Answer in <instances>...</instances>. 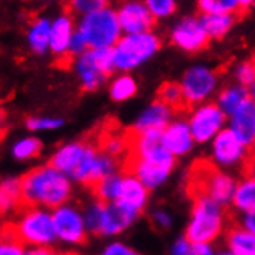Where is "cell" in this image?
<instances>
[{
    "instance_id": "cell-1",
    "label": "cell",
    "mask_w": 255,
    "mask_h": 255,
    "mask_svg": "<svg viewBox=\"0 0 255 255\" xmlns=\"http://www.w3.org/2000/svg\"><path fill=\"white\" fill-rule=\"evenodd\" d=\"M71 195V179L51 164L36 167L22 178V198L26 207L54 209L67 204Z\"/></svg>"
},
{
    "instance_id": "cell-2",
    "label": "cell",
    "mask_w": 255,
    "mask_h": 255,
    "mask_svg": "<svg viewBox=\"0 0 255 255\" xmlns=\"http://www.w3.org/2000/svg\"><path fill=\"white\" fill-rule=\"evenodd\" d=\"M189 184L193 198H211L221 207L232 204L237 189V181L231 175L215 169L212 164L204 161L192 167V178L189 179Z\"/></svg>"
},
{
    "instance_id": "cell-3",
    "label": "cell",
    "mask_w": 255,
    "mask_h": 255,
    "mask_svg": "<svg viewBox=\"0 0 255 255\" xmlns=\"http://www.w3.org/2000/svg\"><path fill=\"white\" fill-rule=\"evenodd\" d=\"M9 228L31 248H48L57 238L53 211L43 207L23 206V211L9 224Z\"/></svg>"
},
{
    "instance_id": "cell-4",
    "label": "cell",
    "mask_w": 255,
    "mask_h": 255,
    "mask_svg": "<svg viewBox=\"0 0 255 255\" xmlns=\"http://www.w3.org/2000/svg\"><path fill=\"white\" fill-rule=\"evenodd\" d=\"M78 31L85 39L90 50L115 48L123 36L118 12L109 6H104L88 16L81 17Z\"/></svg>"
},
{
    "instance_id": "cell-5",
    "label": "cell",
    "mask_w": 255,
    "mask_h": 255,
    "mask_svg": "<svg viewBox=\"0 0 255 255\" xmlns=\"http://www.w3.org/2000/svg\"><path fill=\"white\" fill-rule=\"evenodd\" d=\"M224 228V211L215 201L198 197L193 201L190 221L186 228V238L190 243H209L221 235Z\"/></svg>"
},
{
    "instance_id": "cell-6",
    "label": "cell",
    "mask_w": 255,
    "mask_h": 255,
    "mask_svg": "<svg viewBox=\"0 0 255 255\" xmlns=\"http://www.w3.org/2000/svg\"><path fill=\"white\" fill-rule=\"evenodd\" d=\"M138 217L139 214L130 211L119 203L95 201L84 211L88 232L106 237L121 234Z\"/></svg>"
},
{
    "instance_id": "cell-7",
    "label": "cell",
    "mask_w": 255,
    "mask_h": 255,
    "mask_svg": "<svg viewBox=\"0 0 255 255\" xmlns=\"http://www.w3.org/2000/svg\"><path fill=\"white\" fill-rule=\"evenodd\" d=\"M161 48V40L153 33L144 34H124L116 47L115 53V67L116 70L128 71L152 59Z\"/></svg>"
},
{
    "instance_id": "cell-8",
    "label": "cell",
    "mask_w": 255,
    "mask_h": 255,
    "mask_svg": "<svg viewBox=\"0 0 255 255\" xmlns=\"http://www.w3.org/2000/svg\"><path fill=\"white\" fill-rule=\"evenodd\" d=\"M74 68L79 76L81 85L87 92H95L107 78L116 70L115 67V53L113 48L109 50H87L84 54H81Z\"/></svg>"
},
{
    "instance_id": "cell-9",
    "label": "cell",
    "mask_w": 255,
    "mask_h": 255,
    "mask_svg": "<svg viewBox=\"0 0 255 255\" xmlns=\"http://www.w3.org/2000/svg\"><path fill=\"white\" fill-rule=\"evenodd\" d=\"M189 127L195 142H212L224 130L226 115L214 102H204L197 106L189 116Z\"/></svg>"
},
{
    "instance_id": "cell-10",
    "label": "cell",
    "mask_w": 255,
    "mask_h": 255,
    "mask_svg": "<svg viewBox=\"0 0 255 255\" xmlns=\"http://www.w3.org/2000/svg\"><path fill=\"white\" fill-rule=\"evenodd\" d=\"M218 84L217 73L206 65H193L186 70L181 78L183 95L187 106H201L211 98Z\"/></svg>"
},
{
    "instance_id": "cell-11",
    "label": "cell",
    "mask_w": 255,
    "mask_h": 255,
    "mask_svg": "<svg viewBox=\"0 0 255 255\" xmlns=\"http://www.w3.org/2000/svg\"><path fill=\"white\" fill-rule=\"evenodd\" d=\"M53 220L57 238L68 245L84 243L87 238V224L84 212L70 203L57 207L53 211Z\"/></svg>"
},
{
    "instance_id": "cell-12",
    "label": "cell",
    "mask_w": 255,
    "mask_h": 255,
    "mask_svg": "<svg viewBox=\"0 0 255 255\" xmlns=\"http://www.w3.org/2000/svg\"><path fill=\"white\" fill-rule=\"evenodd\" d=\"M248 147L228 127L212 141V158L220 167H234L246 159Z\"/></svg>"
},
{
    "instance_id": "cell-13",
    "label": "cell",
    "mask_w": 255,
    "mask_h": 255,
    "mask_svg": "<svg viewBox=\"0 0 255 255\" xmlns=\"http://www.w3.org/2000/svg\"><path fill=\"white\" fill-rule=\"evenodd\" d=\"M209 34L201 22L197 17H184L172 29V42L178 48L187 53H197L207 47Z\"/></svg>"
},
{
    "instance_id": "cell-14",
    "label": "cell",
    "mask_w": 255,
    "mask_h": 255,
    "mask_svg": "<svg viewBox=\"0 0 255 255\" xmlns=\"http://www.w3.org/2000/svg\"><path fill=\"white\" fill-rule=\"evenodd\" d=\"M118 19L124 34H144L152 33L155 17L141 2H126L118 8Z\"/></svg>"
},
{
    "instance_id": "cell-15",
    "label": "cell",
    "mask_w": 255,
    "mask_h": 255,
    "mask_svg": "<svg viewBox=\"0 0 255 255\" xmlns=\"http://www.w3.org/2000/svg\"><path fill=\"white\" fill-rule=\"evenodd\" d=\"M127 167L128 173H133L147 189H156L164 184L173 170V166L136 158H127Z\"/></svg>"
},
{
    "instance_id": "cell-16",
    "label": "cell",
    "mask_w": 255,
    "mask_h": 255,
    "mask_svg": "<svg viewBox=\"0 0 255 255\" xmlns=\"http://www.w3.org/2000/svg\"><path fill=\"white\" fill-rule=\"evenodd\" d=\"M148 200V189L134 176L133 173H124L121 178V186H119L118 198L115 203L130 209V211L141 214Z\"/></svg>"
},
{
    "instance_id": "cell-17",
    "label": "cell",
    "mask_w": 255,
    "mask_h": 255,
    "mask_svg": "<svg viewBox=\"0 0 255 255\" xmlns=\"http://www.w3.org/2000/svg\"><path fill=\"white\" fill-rule=\"evenodd\" d=\"M87 150H88V144H84V142L65 144L56 150L50 164L59 172L67 175L73 181V178L76 176L79 167L82 166Z\"/></svg>"
},
{
    "instance_id": "cell-18",
    "label": "cell",
    "mask_w": 255,
    "mask_h": 255,
    "mask_svg": "<svg viewBox=\"0 0 255 255\" xmlns=\"http://www.w3.org/2000/svg\"><path fill=\"white\" fill-rule=\"evenodd\" d=\"M162 144L175 158L187 155L195 144L189 123L183 119L172 121L162 130Z\"/></svg>"
},
{
    "instance_id": "cell-19",
    "label": "cell",
    "mask_w": 255,
    "mask_h": 255,
    "mask_svg": "<svg viewBox=\"0 0 255 255\" xmlns=\"http://www.w3.org/2000/svg\"><path fill=\"white\" fill-rule=\"evenodd\" d=\"M76 33L73 23V17L68 12H64L61 16H57L51 22V36H50V50L53 54L61 56V59H68L70 57V43L71 39Z\"/></svg>"
},
{
    "instance_id": "cell-20",
    "label": "cell",
    "mask_w": 255,
    "mask_h": 255,
    "mask_svg": "<svg viewBox=\"0 0 255 255\" xmlns=\"http://www.w3.org/2000/svg\"><path fill=\"white\" fill-rule=\"evenodd\" d=\"M229 128L246 147L255 144V102L246 101L235 113L229 116Z\"/></svg>"
},
{
    "instance_id": "cell-21",
    "label": "cell",
    "mask_w": 255,
    "mask_h": 255,
    "mask_svg": "<svg viewBox=\"0 0 255 255\" xmlns=\"http://www.w3.org/2000/svg\"><path fill=\"white\" fill-rule=\"evenodd\" d=\"M172 116H173V109L158 99L150 104L139 115L133 131L139 133L147 130H164L172 123Z\"/></svg>"
},
{
    "instance_id": "cell-22",
    "label": "cell",
    "mask_w": 255,
    "mask_h": 255,
    "mask_svg": "<svg viewBox=\"0 0 255 255\" xmlns=\"http://www.w3.org/2000/svg\"><path fill=\"white\" fill-rule=\"evenodd\" d=\"M246 101H249L248 88L240 84H234V85L224 87L218 93L217 106L223 110L224 115L231 116L232 113H235L240 107H242Z\"/></svg>"
},
{
    "instance_id": "cell-23",
    "label": "cell",
    "mask_w": 255,
    "mask_h": 255,
    "mask_svg": "<svg viewBox=\"0 0 255 255\" xmlns=\"http://www.w3.org/2000/svg\"><path fill=\"white\" fill-rule=\"evenodd\" d=\"M252 5L254 2H249V0H200L198 9L203 12V16H207V14H235V16H242Z\"/></svg>"
},
{
    "instance_id": "cell-24",
    "label": "cell",
    "mask_w": 255,
    "mask_h": 255,
    "mask_svg": "<svg viewBox=\"0 0 255 255\" xmlns=\"http://www.w3.org/2000/svg\"><path fill=\"white\" fill-rule=\"evenodd\" d=\"M51 22L48 19H36L28 28V45L36 54H43L50 50Z\"/></svg>"
},
{
    "instance_id": "cell-25",
    "label": "cell",
    "mask_w": 255,
    "mask_h": 255,
    "mask_svg": "<svg viewBox=\"0 0 255 255\" xmlns=\"http://www.w3.org/2000/svg\"><path fill=\"white\" fill-rule=\"evenodd\" d=\"M232 206L242 214L255 211V175L254 173L246 175L242 181L237 183Z\"/></svg>"
},
{
    "instance_id": "cell-26",
    "label": "cell",
    "mask_w": 255,
    "mask_h": 255,
    "mask_svg": "<svg viewBox=\"0 0 255 255\" xmlns=\"http://www.w3.org/2000/svg\"><path fill=\"white\" fill-rule=\"evenodd\" d=\"M226 246L235 255H255V234L242 226H234L228 231Z\"/></svg>"
},
{
    "instance_id": "cell-27",
    "label": "cell",
    "mask_w": 255,
    "mask_h": 255,
    "mask_svg": "<svg viewBox=\"0 0 255 255\" xmlns=\"http://www.w3.org/2000/svg\"><path fill=\"white\" fill-rule=\"evenodd\" d=\"M23 204L22 198V178H8L0 187V209L2 212H11Z\"/></svg>"
},
{
    "instance_id": "cell-28",
    "label": "cell",
    "mask_w": 255,
    "mask_h": 255,
    "mask_svg": "<svg viewBox=\"0 0 255 255\" xmlns=\"http://www.w3.org/2000/svg\"><path fill=\"white\" fill-rule=\"evenodd\" d=\"M238 17L240 16H235V14H207V16L201 17V22L209 37L221 39L231 31Z\"/></svg>"
},
{
    "instance_id": "cell-29",
    "label": "cell",
    "mask_w": 255,
    "mask_h": 255,
    "mask_svg": "<svg viewBox=\"0 0 255 255\" xmlns=\"http://www.w3.org/2000/svg\"><path fill=\"white\" fill-rule=\"evenodd\" d=\"M130 150V136L128 134L119 133H104L99 141V150L112 158H118L126 153V150Z\"/></svg>"
},
{
    "instance_id": "cell-30",
    "label": "cell",
    "mask_w": 255,
    "mask_h": 255,
    "mask_svg": "<svg viewBox=\"0 0 255 255\" xmlns=\"http://www.w3.org/2000/svg\"><path fill=\"white\" fill-rule=\"evenodd\" d=\"M136 90H138L136 79L130 76V74H119L109 85L110 98L118 102L130 99L131 96L136 95Z\"/></svg>"
},
{
    "instance_id": "cell-31",
    "label": "cell",
    "mask_w": 255,
    "mask_h": 255,
    "mask_svg": "<svg viewBox=\"0 0 255 255\" xmlns=\"http://www.w3.org/2000/svg\"><path fill=\"white\" fill-rule=\"evenodd\" d=\"M158 99L162 101L164 104H167L173 110L187 107L183 95V88L176 82H164L158 90Z\"/></svg>"
},
{
    "instance_id": "cell-32",
    "label": "cell",
    "mask_w": 255,
    "mask_h": 255,
    "mask_svg": "<svg viewBox=\"0 0 255 255\" xmlns=\"http://www.w3.org/2000/svg\"><path fill=\"white\" fill-rule=\"evenodd\" d=\"M121 178L123 175H112L109 178H104L95 187L93 192L96 195L98 201L102 203H115L118 198L119 186H121Z\"/></svg>"
},
{
    "instance_id": "cell-33",
    "label": "cell",
    "mask_w": 255,
    "mask_h": 255,
    "mask_svg": "<svg viewBox=\"0 0 255 255\" xmlns=\"http://www.w3.org/2000/svg\"><path fill=\"white\" fill-rule=\"evenodd\" d=\"M42 144L39 139L36 138H23L19 139L16 144L12 145V156L16 159L25 161V159H31L34 156H37L40 153Z\"/></svg>"
},
{
    "instance_id": "cell-34",
    "label": "cell",
    "mask_w": 255,
    "mask_h": 255,
    "mask_svg": "<svg viewBox=\"0 0 255 255\" xmlns=\"http://www.w3.org/2000/svg\"><path fill=\"white\" fill-rule=\"evenodd\" d=\"M25 243L12 232V229L8 226L3 231L2 245H0V255H26Z\"/></svg>"
},
{
    "instance_id": "cell-35",
    "label": "cell",
    "mask_w": 255,
    "mask_h": 255,
    "mask_svg": "<svg viewBox=\"0 0 255 255\" xmlns=\"http://www.w3.org/2000/svg\"><path fill=\"white\" fill-rule=\"evenodd\" d=\"M64 121L61 118L53 116H31L26 119V127L31 131H40V130H54L62 127Z\"/></svg>"
},
{
    "instance_id": "cell-36",
    "label": "cell",
    "mask_w": 255,
    "mask_h": 255,
    "mask_svg": "<svg viewBox=\"0 0 255 255\" xmlns=\"http://www.w3.org/2000/svg\"><path fill=\"white\" fill-rule=\"evenodd\" d=\"M145 5L155 19L170 17L178 8L173 0H148V2H145Z\"/></svg>"
},
{
    "instance_id": "cell-37",
    "label": "cell",
    "mask_w": 255,
    "mask_h": 255,
    "mask_svg": "<svg viewBox=\"0 0 255 255\" xmlns=\"http://www.w3.org/2000/svg\"><path fill=\"white\" fill-rule=\"evenodd\" d=\"M235 79L240 85L249 87L255 81V57L240 62L235 68Z\"/></svg>"
},
{
    "instance_id": "cell-38",
    "label": "cell",
    "mask_w": 255,
    "mask_h": 255,
    "mask_svg": "<svg viewBox=\"0 0 255 255\" xmlns=\"http://www.w3.org/2000/svg\"><path fill=\"white\" fill-rule=\"evenodd\" d=\"M70 9L76 11L81 16H88V14H92L104 6H107V3L104 2V0H74V2L70 3Z\"/></svg>"
},
{
    "instance_id": "cell-39",
    "label": "cell",
    "mask_w": 255,
    "mask_h": 255,
    "mask_svg": "<svg viewBox=\"0 0 255 255\" xmlns=\"http://www.w3.org/2000/svg\"><path fill=\"white\" fill-rule=\"evenodd\" d=\"M101 255H141V254L121 242H112L102 249Z\"/></svg>"
},
{
    "instance_id": "cell-40",
    "label": "cell",
    "mask_w": 255,
    "mask_h": 255,
    "mask_svg": "<svg viewBox=\"0 0 255 255\" xmlns=\"http://www.w3.org/2000/svg\"><path fill=\"white\" fill-rule=\"evenodd\" d=\"M88 50V45L85 42V39L82 37V34L76 29V33H74L73 39H71V43H70V57H79L81 54H84L85 51Z\"/></svg>"
},
{
    "instance_id": "cell-41",
    "label": "cell",
    "mask_w": 255,
    "mask_h": 255,
    "mask_svg": "<svg viewBox=\"0 0 255 255\" xmlns=\"http://www.w3.org/2000/svg\"><path fill=\"white\" fill-rule=\"evenodd\" d=\"M152 220L161 229H166V228L172 226V215L166 211H162V209H156V211H153Z\"/></svg>"
},
{
    "instance_id": "cell-42",
    "label": "cell",
    "mask_w": 255,
    "mask_h": 255,
    "mask_svg": "<svg viewBox=\"0 0 255 255\" xmlns=\"http://www.w3.org/2000/svg\"><path fill=\"white\" fill-rule=\"evenodd\" d=\"M192 249V243L186 237L178 238L172 246V255H189Z\"/></svg>"
},
{
    "instance_id": "cell-43",
    "label": "cell",
    "mask_w": 255,
    "mask_h": 255,
    "mask_svg": "<svg viewBox=\"0 0 255 255\" xmlns=\"http://www.w3.org/2000/svg\"><path fill=\"white\" fill-rule=\"evenodd\" d=\"M212 245L209 243H192V249L189 255H215Z\"/></svg>"
},
{
    "instance_id": "cell-44",
    "label": "cell",
    "mask_w": 255,
    "mask_h": 255,
    "mask_svg": "<svg viewBox=\"0 0 255 255\" xmlns=\"http://www.w3.org/2000/svg\"><path fill=\"white\" fill-rule=\"evenodd\" d=\"M240 226L245 228L246 231L255 234V211H251L248 214L242 215V221H240Z\"/></svg>"
},
{
    "instance_id": "cell-45",
    "label": "cell",
    "mask_w": 255,
    "mask_h": 255,
    "mask_svg": "<svg viewBox=\"0 0 255 255\" xmlns=\"http://www.w3.org/2000/svg\"><path fill=\"white\" fill-rule=\"evenodd\" d=\"M54 251L50 248H29L26 251V255H53Z\"/></svg>"
},
{
    "instance_id": "cell-46",
    "label": "cell",
    "mask_w": 255,
    "mask_h": 255,
    "mask_svg": "<svg viewBox=\"0 0 255 255\" xmlns=\"http://www.w3.org/2000/svg\"><path fill=\"white\" fill-rule=\"evenodd\" d=\"M248 92H249V99L252 102H255V81L248 87Z\"/></svg>"
},
{
    "instance_id": "cell-47",
    "label": "cell",
    "mask_w": 255,
    "mask_h": 255,
    "mask_svg": "<svg viewBox=\"0 0 255 255\" xmlns=\"http://www.w3.org/2000/svg\"><path fill=\"white\" fill-rule=\"evenodd\" d=\"M215 255H235L234 252H231L229 249H224V251H220V252H217Z\"/></svg>"
},
{
    "instance_id": "cell-48",
    "label": "cell",
    "mask_w": 255,
    "mask_h": 255,
    "mask_svg": "<svg viewBox=\"0 0 255 255\" xmlns=\"http://www.w3.org/2000/svg\"><path fill=\"white\" fill-rule=\"evenodd\" d=\"M251 169H252V170H251L249 173H254V175H255V155H254V158H252V161H251Z\"/></svg>"
},
{
    "instance_id": "cell-49",
    "label": "cell",
    "mask_w": 255,
    "mask_h": 255,
    "mask_svg": "<svg viewBox=\"0 0 255 255\" xmlns=\"http://www.w3.org/2000/svg\"><path fill=\"white\" fill-rule=\"evenodd\" d=\"M53 255H74V254H67V252H54Z\"/></svg>"
}]
</instances>
